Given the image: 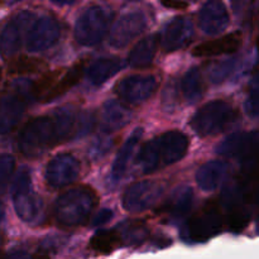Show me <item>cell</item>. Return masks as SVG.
I'll return each mask as SVG.
<instances>
[{
    "label": "cell",
    "mask_w": 259,
    "mask_h": 259,
    "mask_svg": "<svg viewBox=\"0 0 259 259\" xmlns=\"http://www.w3.org/2000/svg\"><path fill=\"white\" fill-rule=\"evenodd\" d=\"M24 110V99L19 95H9L3 98L2 104V129L7 133L18 123Z\"/></svg>",
    "instance_id": "cell-23"
},
{
    "label": "cell",
    "mask_w": 259,
    "mask_h": 259,
    "mask_svg": "<svg viewBox=\"0 0 259 259\" xmlns=\"http://www.w3.org/2000/svg\"><path fill=\"white\" fill-rule=\"evenodd\" d=\"M52 3H55V4L57 5H70V4H73V3H76L77 0H51Z\"/></svg>",
    "instance_id": "cell-33"
},
{
    "label": "cell",
    "mask_w": 259,
    "mask_h": 259,
    "mask_svg": "<svg viewBox=\"0 0 259 259\" xmlns=\"http://www.w3.org/2000/svg\"><path fill=\"white\" fill-rule=\"evenodd\" d=\"M0 168H2V190L4 191L5 187H7L8 181H9L10 175L13 174V169H14V158L8 156V154H4V156L2 157Z\"/></svg>",
    "instance_id": "cell-30"
},
{
    "label": "cell",
    "mask_w": 259,
    "mask_h": 259,
    "mask_svg": "<svg viewBox=\"0 0 259 259\" xmlns=\"http://www.w3.org/2000/svg\"><path fill=\"white\" fill-rule=\"evenodd\" d=\"M123 68V62L118 57L99 58L88 71L89 80L95 86L103 85Z\"/></svg>",
    "instance_id": "cell-21"
},
{
    "label": "cell",
    "mask_w": 259,
    "mask_h": 259,
    "mask_svg": "<svg viewBox=\"0 0 259 259\" xmlns=\"http://www.w3.org/2000/svg\"><path fill=\"white\" fill-rule=\"evenodd\" d=\"M192 194L191 189L189 187H185V189H180L174 196L169 199V201H167L166 206H164V211L168 212H175V214H180L182 211H187L192 202Z\"/></svg>",
    "instance_id": "cell-29"
},
{
    "label": "cell",
    "mask_w": 259,
    "mask_h": 259,
    "mask_svg": "<svg viewBox=\"0 0 259 259\" xmlns=\"http://www.w3.org/2000/svg\"><path fill=\"white\" fill-rule=\"evenodd\" d=\"M192 34H194V25L191 20L182 17L175 18L167 24L161 39L164 51L171 52L185 47L190 43Z\"/></svg>",
    "instance_id": "cell-15"
},
{
    "label": "cell",
    "mask_w": 259,
    "mask_h": 259,
    "mask_svg": "<svg viewBox=\"0 0 259 259\" xmlns=\"http://www.w3.org/2000/svg\"><path fill=\"white\" fill-rule=\"evenodd\" d=\"M129 113L124 106L116 101H108L104 106L103 128L106 132L116 131L120 126H124L128 121Z\"/></svg>",
    "instance_id": "cell-25"
},
{
    "label": "cell",
    "mask_w": 259,
    "mask_h": 259,
    "mask_svg": "<svg viewBox=\"0 0 259 259\" xmlns=\"http://www.w3.org/2000/svg\"><path fill=\"white\" fill-rule=\"evenodd\" d=\"M37 258H38V259H50V257H48L47 254H45V253H42V254H39Z\"/></svg>",
    "instance_id": "cell-34"
},
{
    "label": "cell",
    "mask_w": 259,
    "mask_h": 259,
    "mask_svg": "<svg viewBox=\"0 0 259 259\" xmlns=\"http://www.w3.org/2000/svg\"><path fill=\"white\" fill-rule=\"evenodd\" d=\"M111 217H113V212H111L110 210H108V209L103 210V211H101L100 214H99L98 217H96L95 224H100V223L108 222L109 218H111Z\"/></svg>",
    "instance_id": "cell-32"
},
{
    "label": "cell",
    "mask_w": 259,
    "mask_h": 259,
    "mask_svg": "<svg viewBox=\"0 0 259 259\" xmlns=\"http://www.w3.org/2000/svg\"><path fill=\"white\" fill-rule=\"evenodd\" d=\"M218 153L237 157L244 162L245 169H255L259 166V133L230 136L218 147Z\"/></svg>",
    "instance_id": "cell-7"
},
{
    "label": "cell",
    "mask_w": 259,
    "mask_h": 259,
    "mask_svg": "<svg viewBox=\"0 0 259 259\" xmlns=\"http://www.w3.org/2000/svg\"><path fill=\"white\" fill-rule=\"evenodd\" d=\"M189 144L186 134L179 131L167 132L142 147L137 164L143 174H151L180 161L186 154Z\"/></svg>",
    "instance_id": "cell-2"
},
{
    "label": "cell",
    "mask_w": 259,
    "mask_h": 259,
    "mask_svg": "<svg viewBox=\"0 0 259 259\" xmlns=\"http://www.w3.org/2000/svg\"><path fill=\"white\" fill-rule=\"evenodd\" d=\"M63 68H56V70L48 71L47 73L40 76V78H38L35 82H33L32 88H30V94H32L33 98L35 100L43 101V99L50 93L51 89L57 83L58 78H61Z\"/></svg>",
    "instance_id": "cell-27"
},
{
    "label": "cell",
    "mask_w": 259,
    "mask_h": 259,
    "mask_svg": "<svg viewBox=\"0 0 259 259\" xmlns=\"http://www.w3.org/2000/svg\"><path fill=\"white\" fill-rule=\"evenodd\" d=\"M239 111L232 104L223 100L207 103L191 118V126L200 137H209L225 131L237 121Z\"/></svg>",
    "instance_id": "cell-4"
},
{
    "label": "cell",
    "mask_w": 259,
    "mask_h": 259,
    "mask_svg": "<svg viewBox=\"0 0 259 259\" xmlns=\"http://www.w3.org/2000/svg\"><path fill=\"white\" fill-rule=\"evenodd\" d=\"M161 4L167 9L181 10L187 8V3L182 2V0H161Z\"/></svg>",
    "instance_id": "cell-31"
},
{
    "label": "cell",
    "mask_w": 259,
    "mask_h": 259,
    "mask_svg": "<svg viewBox=\"0 0 259 259\" xmlns=\"http://www.w3.org/2000/svg\"><path fill=\"white\" fill-rule=\"evenodd\" d=\"M162 192L163 186L159 182H138L125 191L123 196V206L128 211H143L161 197Z\"/></svg>",
    "instance_id": "cell-10"
},
{
    "label": "cell",
    "mask_w": 259,
    "mask_h": 259,
    "mask_svg": "<svg viewBox=\"0 0 259 259\" xmlns=\"http://www.w3.org/2000/svg\"><path fill=\"white\" fill-rule=\"evenodd\" d=\"M182 95L189 103H195L200 100L205 91L204 80H202L201 71L199 68H191L186 75L182 77L181 82Z\"/></svg>",
    "instance_id": "cell-24"
},
{
    "label": "cell",
    "mask_w": 259,
    "mask_h": 259,
    "mask_svg": "<svg viewBox=\"0 0 259 259\" xmlns=\"http://www.w3.org/2000/svg\"><path fill=\"white\" fill-rule=\"evenodd\" d=\"M61 28L53 17H40L30 27L27 37V48L32 52L48 50L58 40Z\"/></svg>",
    "instance_id": "cell-11"
},
{
    "label": "cell",
    "mask_w": 259,
    "mask_h": 259,
    "mask_svg": "<svg viewBox=\"0 0 259 259\" xmlns=\"http://www.w3.org/2000/svg\"><path fill=\"white\" fill-rule=\"evenodd\" d=\"M142 137H143V128H137L131 134L128 141L124 143V146L121 147L115 161H114L113 167H111V177H113L114 181H118L123 176L124 172L126 171L129 162L132 159V156H133L138 143L141 142Z\"/></svg>",
    "instance_id": "cell-20"
},
{
    "label": "cell",
    "mask_w": 259,
    "mask_h": 259,
    "mask_svg": "<svg viewBox=\"0 0 259 259\" xmlns=\"http://www.w3.org/2000/svg\"><path fill=\"white\" fill-rule=\"evenodd\" d=\"M88 61L81 60L77 63L72 66L67 72L63 73L62 77L60 78V81H57L55 86L51 89L50 93L46 95V98L43 99V103H50V101L56 100L60 96L65 95L68 90L73 88V86L77 85L80 82V80L82 78L83 71H85V66Z\"/></svg>",
    "instance_id": "cell-19"
},
{
    "label": "cell",
    "mask_w": 259,
    "mask_h": 259,
    "mask_svg": "<svg viewBox=\"0 0 259 259\" xmlns=\"http://www.w3.org/2000/svg\"><path fill=\"white\" fill-rule=\"evenodd\" d=\"M229 24L227 8L219 0H210L202 7L199 14V25L207 34H218Z\"/></svg>",
    "instance_id": "cell-14"
},
{
    "label": "cell",
    "mask_w": 259,
    "mask_h": 259,
    "mask_svg": "<svg viewBox=\"0 0 259 259\" xmlns=\"http://www.w3.org/2000/svg\"><path fill=\"white\" fill-rule=\"evenodd\" d=\"M80 162L72 154L63 153L55 157L48 163L46 171V181L53 189L67 186L77 179L80 174Z\"/></svg>",
    "instance_id": "cell-9"
},
{
    "label": "cell",
    "mask_w": 259,
    "mask_h": 259,
    "mask_svg": "<svg viewBox=\"0 0 259 259\" xmlns=\"http://www.w3.org/2000/svg\"><path fill=\"white\" fill-rule=\"evenodd\" d=\"M13 199L18 215L25 222H33L39 215L42 201L32 191V181L27 168L19 172L12 187Z\"/></svg>",
    "instance_id": "cell-8"
},
{
    "label": "cell",
    "mask_w": 259,
    "mask_h": 259,
    "mask_svg": "<svg viewBox=\"0 0 259 259\" xmlns=\"http://www.w3.org/2000/svg\"><path fill=\"white\" fill-rule=\"evenodd\" d=\"M224 225L220 204L215 200H210L205 206L192 218L187 224L190 237L195 242H205L209 238L217 235Z\"/></svg>",
    "instance_id": "cell-6"
},
{
    "label": "cell",
    "mask_w": 259,
    "mask_h": 259,
    "mask_svg": "<svg viewBox=\"0 0 259 259\" xmlns=\"http://www.w3.org/2000/svg\"><path fill=\"white\" fill-rule=\"evenodd\" d=\"M113 13L100 5L89 7L78 17L75 37L80 45L95 46L100 43L110 29Z\"/></svg>",
    "instance_id": "cell-5"
},
{
    "label": "cell",
    "mask_w": 259,
    "mask_h": 259,
    "mask_svg": "<svg viewBox=\"0 0 259 259\" xmlns=\"http://www.w3.org/2000/svg\"><path fill=\"white\" fill-rule=\"evenodd\" d=\"M43 67H46V62H43L39 58L22 56V57L10 61L9 65H8L7 72L8 75L12 76L27 75V73L38 72Z\"/></svg>",
    "instance_id": "cell-28"
},
{
    "label": "cell",
    "mask_w": 259,
    "mask_h": 259,
    "mask_svg": "<svg viewBox=\"0 0 259 259\" xmlns=\"http://www.w3.org/2000/svg\"><path fill=\"white\" fill-rule=\"evenodd\" d=\"M98 204V196L88 186L76 187L61 195L56 204V217L61 224H82Z\"/></svg>",
    "instance_id": "cell-3"
},
{
    "label": "cell",
    "mask_w": 259,
    "mask_h": 259,
    "mask_svg": "<svg viewBox=\"0 0 259 259\" xmlns=\"http://www.w3.org/2000/svg\"><path fill=\"white\" fill-rule=\"evenodd\" d=\"M161 38L158 34H152L142 39L129 55V63L134 68H146L153 63L154 56L158 50Z\"/></svg>",
    "instance_id": "cell-18"
},
{
    "label": "cell",
    "mask_w": 259,
    "mask_h": 259,
    "mask_svg": "<svg viewBox=\"0 0 259 259\" xmlns=\"http://www.w3.org/2000/svg\"><path fill=\"white\" fill-rule=\"evenodd\" d=\"M147 27L146 15L139 10L128 12L119 18L111 32L110 45L120 48L138 37Z\"/></svg>",
    "instance_id": "cell-12"
},
{
    "label": "cell",
    "mask_w": 259,
    "mask_h": 259,
    "mask_svg": "<svg viewBox=\"0 0 259 259\" xmlns=\"http://www.w3.org/2000/svg\"><path fill=\"white\" fill-rule=\"evenodd\" d=\"M121 245V235L116 230H100L90 240V248L98 254H109Z\"/></svg>",
    "instance_id": "cell-26"
},
{
    "label": "cell",
    "mask_w": 259,
    "mask_h": 259,
    "mask_svg": "<svg viewBox=\"0 0 259 259\" xmlns=\"http://www.w3.org/2000/svg\"><path fill=\"white\" fill-rule=\"evenodd\" d=\"M33 19V13L22 12L13 17L8 22L2 33V48L3 55L14 53L22 43V33L25 28L30 27V22Z\"/></svg>",
    "instance_id": "cell-17"
},
{
    "label": "cell",
    "mask_w": 259,
    "mask_h": 259,
    "mask_svg": "<svg viewBox=\"0 0 259 259\" xmlns=\"http://www.w3.org/2000/svg\"><path fill=\"white\" fill-rule=\"evenodd\" d=\"M157 89L154 76H129L115 86L119 98L131 104H141L146 101Z\"/></svg>",
    "instance_id": "cell-13"
},
{
    "label": "cell",
    "mask_w": 259,
    "mask_h": 259,
    "mask_svg": "<svg viewBox=\"0 0 259 259\" xmlns=\"http://www.w3.org/2000/svg\"><path fill=\"white\" fill-rule=\"evenodd\" d=\"M77 132L75 116L70 110L56 111L52 115L39 116L28 121L18 138L19 151L27 157H38L47 149L66 141Z\"/></svg>",
    "instance_id": "cell-1"
},
{
    "label": "cell",
    "mask_w": 259,
    "mask_h": 259,
    "mask_svg": "<svg viewBox=\"0 0 259 259\" xmlns=\"http://www.w3.org/2000/svg\"><path fill=\"white\" fill-rule=\"evenodd\" d=\"M242 45V33L233 32L225 34L218 39L207 40L196 46L192 50V56L195 57H217V56L230 55L239 50Z\"/></svg>",
    "instance_id": "cell-16"
},
{
    "label": "cell",
    "mask_w": 259,
    "mask_h": 259,
    "mask_svg": "<svg viewBox=\"0 0 259 259\" xmlns=\"http://www.w3.org/2000/svg\"><path fill=\"white\" fill-rule=\"evenodd\" d=\"M227 172L228 166L224 162H209L205 166L200 167L196 175L197 184L205 191H211L222 184L227 176Z\"/></svg>",
    "instance_id": "cell-22"
},
{
    "label": "cell",
    "mask_w": 259,
    "mask_h": 259,
    "mask_svg": "<svg viewBox=\"0 0 259 259\" xmlns=\"http://www.w3.org/2000/svg\"><path fill=\"white\" fill-rule=\"evenodd\" d=\"M257 46H258V48H259V37H258V40H257Z\"/></svg>",
    "instance_id": "cell-35"
}]
</instances>
